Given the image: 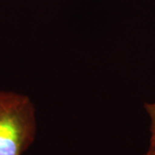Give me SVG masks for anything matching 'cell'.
I'll list each match as a JSON object with an SVG mask.
<instances>
[{
    "label": "cell",
    "instance_id": "1",
    "mask_svg": "<svg viewBox=\"0 0 155 155\" xmlns=\"http://www.w3.org/2000/svg\"><path fill=\"white\" fill-rule=\"evenodd\" d=\"M35 134V109L29 97L0 91V155H22Z\"/></svg>",
    "mask_w": 155,
    "mask_h": 155
},
{
    "label": "cell",
    "instance_id": "2",
    "mask_svg": "<svg viewBox=\"0 0 155 155\" xmlns=\"http://www.w3.org/2000/svg\"><path fill=\"white\" fill-rule=\"evenodd\" d=\"M144 108L147 111V116L149 117V145H151L155 142V102L154 103H146L144 104Z\"/></svg>",
    "mask_w": 155,
    "mask_h": 155
},
{
    "label": "cell",
    "instance_id": "3",
    "mask_svg": "<svg viewBox=\"0 0 155 155\" xmlns=\"http://www.w3.org/2000/svg\"><path fill=\"white\" fill-rule=\"evenodd\" d=\"M143 155H155V142L153 144L149 145L148 149Z\"/></svg>",
    "mask_w": 155,
    "mask_h": 155
}]
</instances>
